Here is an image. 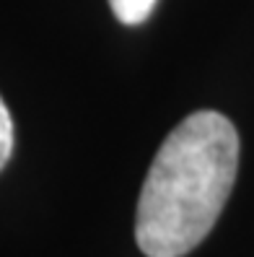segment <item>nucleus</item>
Wrapping results in <instances>:
<instances>
[{"label":"nucleus","instance_id":"obj_1","mask_svg":"<svg viewBox=\"0 0 254 257\" xmlns=\"http://www.w3.org/2000/svg\"><path fill=\"white\" fill-rule=\"evenodd\" d=\"M238 172V133L213 109L184 117L148 169L135 241L145 257H184L210 234Z\"/></svg>","mask_w":254,"mask_h":257},{"label":"nucleus","instance_id":"obj_3","mask_svg":"<svg viewBox=\"0 0 254 257\" xmlns=\"http://www.w3.org/2000/svg\"><path fill=\"white\" fill-rule=\"evenodd\" d=\"M13 146H16V130H13V117L6 107L3 96H0V172L13 156Z\"/></svg>","mask_w":254,"mask_h":257},{"label":"nucleus","instance_id":"obj_2","mask_svg":"<svg viewBox=\"0 0 254 257\" xmlns=\"http://www.w3.org/2000/svg\"><path fill=\"white\" fill-rule=\"evenodd\" d=\"M158 0H109L112 13L125 26H138L153 13Z\"/></svg>","mask_w":254,"mask_h":257}]
</instances>
